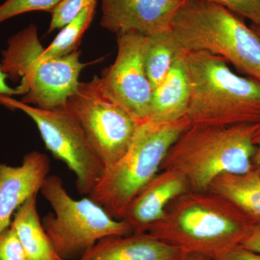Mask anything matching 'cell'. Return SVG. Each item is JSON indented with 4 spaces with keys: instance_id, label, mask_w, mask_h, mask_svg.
Wrapping results in <instances>:
<instances>
[{
    "instance_id": "1",
    "label": "cell",
    "mask_w": 260,
    "mask_h": 260,
    "mask_svg": "<svg viewBox=\"0 0 260 260\" xmlns=\"http://www.w3.org/2000/svg\"><path fill=\"white\" fill-rule=\"evenodd\" d=\"M255 225L234 203L213 191H189L168 205L148 233L186 254L215 257L241 245Z\"/></svg>"
},
{
    "instance_id": "2",
    "label": "cell",
    "mask_w": 260,
    "mask_h": 260,
    "mask_svg": "<svg viewBox=\"0 0 260 260\" xmlns=\"http://www.w3.org/2000/svg\"><path fill=\"white\" fill-rule=\"evenodd\" d=\"M256 125L191 124L169 149L160 170L179 173L194 191L209 190L223 174L251 172Z\"/></svg>"
},
{
    "instance_id": "3",
    "label": "cell",
    "mask_w": 260,
    "mask_h": 260,
    "mask_svg": "<svg viewBox=\"0 0 260 260\" xmlns=\"http://www.w3.org/2000/svg\"><path fill=\"white\" fill-rule=\"evenodd\" d=\"M190 83L186 118L191 124L232 126L260 121V83L236 74L206 51H185Z\"/></svg>"
},
{
    "instance_id": "4",
    "label": "cell",
    "mask_w": 260,
    "mask_h": 260,
    "mask_svg": "<svg viewBox=\"0 0 260 260\" xmlns=\"http://www.w3.org/2000/svg\"><path fill=\"white\" fill-rule=\"evenodd\" d=\"M172 32L184 51L220 56L260 83V37L226 8L205 0H184Z\"/></svg>"
},
{
    "instance_id": "5",
    "label": "cell",
    "mask_w": 260,
    "mask_h": 260,
    "mask_svg": "<svg viewBox=\"0 0 260 260\" xmlns=\"http://www.w3.org/2000/svg\"><path fill=\"white\" fill-rule=\"evenodd\" d=\"M190 126L186 116L172 123L140 122L126 153L104 169L89 198L121 220L131 202L160 172L169 149Z\"/></svg>"
},
{
    "instance_id": "6",
    "label": "cell",
    "mask_w": 260,
    "mask_h": 260,
    "mask_svg": "<svg viewBox=\"0 0 260 260\" xmlns=\"http://www.w3.org/2000/svg\"><path fill=\"white\" fill-rule=\"evenodd\" d=\"M38 37L37 27L30 24L8 41L3 52L2 70L12 79L20 78V102L43 109H61L75 93L80 73L86 64L80 61V51L61 57H46Z\"/></svg>"
},
{
    "instance_id": "7",
    "label": "cell",
    "mask_w": 260,
    "mask_h": 260,
    "mask_svg": "<svg viewBox=\"0 0 260 260\" xmlns=\"http://www.w3.org/2000/svg\"><path fill=\"white\" fill-rule=\"evenodd\" d=\"M40 191L54 210L42 225L61 259H79L103 238L133 234L125 221L113 218L89 197L73 199L58 176L48 175Z\"/></svg>"
},
{
    "instance_id": "8",
    "label": "cell",
    "mask_w": 260,
    "mask_h": 260,
    "mask_svg": "<svg viewBox=\"0 0 260 260\" xmlns=\"http://www.w3.org/2000/svg\"><path fill=\"white\" fill-rule=\"evenodd\" d=\"M65 108L78 121L104 169L126 153L140 124L107 93L100 77L80 82Z\"/></svg>"
},
{
    "instance_id": "9",
    "label": "cell",
    "mask_w": 260,
    "mask_h": 260,
    "mask_svg": "<svg viewBox=\"0 0 260 260\" xmlns=\"http://www.w3.org/2000/svg\"><path fill=\"white\" fill-rule=\"evenodd\" d=\"M0 104L19 109L31 118L48 150L75 173L78 193L90 194L105 169L78 121L66 108L48 110L5 96L0 97Z\"/></svg>"
},
{
    "instance_id": "10",
    "label": "cell",
    "mask_w": 260,
    "mask_h": 260,
    "mask_svg": "<svg viewBox=\"0 0 260 260\" xmlns=\"http://www.w3.org/2000/svg\"><path fill=\"white\" fill-rule=\"evenodd\" d=\"M116 37L115 61L101 79L107 93L140 123L148 119L153 94L143 63L145 37L129 32Z\"/></svg>"
},
{
    "instance_id": "11",
    "label": "cell",
    "mask_w": 260,
    "mask_h": 260,
    "mask_svg": "<svg viewBox=\"0 0 260 260\" xmlns=\"http://www.w3.org/2000/svg\"><path fill=\"white\" fill-rule=\"evenodd\" d=\"M184 0H101V25L116 36L136 32L144 37L172 31Z\"/></svg>"
},
{
    "instance_id": "12",
    "label": "cell",
    "mask_w": 260,
    "mask_h": 260,
    "mask_svg": "<svg viewBox=\"0 0 260 260\" xmlns=\"http://www.w3.org/2000/svg\"><path fill=\"white\" fill-rule=\"evenodd\" d=\"M49 170L47 155L38 151L25 155L19 167L0 164V237L10 227L19 207L40 191Z\"/></svg>"
},
{
    "instance_id": "13",
    "label": "cell",
    "mask_w": 260,
    "mask_h": 260,
    "mask_svg": "<svg viewBox=\"0 0 260 260\" xmlns=\"http://www.w3.org/2000/svg\"><path fill=\"white\" fill-rule=\"evenodd\" d=\"M190 191L184 176L172 170H160L135 197L121 220L133 234L146 233L164 218L168 205L178 197Z\"/></svg>"
},
{
    "instance_id": "14",
    "label": "cell",
    "mask_w": 260,
    "mask_h": 260,
    "mask_svg": "<svg viewBox=\"0 0 260 260\" xmlns=\"http://www.w3.org/2000/svg\"><path fill=\"white\" fill-rule=\"evenodd\" d=\"M186 254L146 232L103 238L78 260H181Z\"/></svg>"
},
{
    "instance_id": "15",
    "label": "cell",
    "mask_w": 260,
    "mask_h": 260,
    "mask_svg": "<svg viewBox=\"0 0 260 260\" xmlns=\"http://www.w3.org/2000/svg\"><path fill=\"white\" fill-rule=\"evenodd\" d=\"M190 99V83L184 51L176 58L167 77L153 90L148 120L172 123L186 117Z\"/></svg>"
},
{
    "instance_id": "16",
    "label": "cell",
    "mask_w": 260,
    "mask_h": 260,
    "mask_svg": "<svg viewBox=\"0 0 260 260\" xmlns=\"http://www.w3.org/2000/svg\"><path fill=\"white\" fill-rule=\"evenodd\" d=\"M37 194L19 207L10 227L16 233L28 260H64L58 255L39 218Z\"/></svg>"
},
{
    "instance_id": "17",
    "label": "cell",
    "mask_w": 260,
    "mask_h": 260,
    "mask_svg": "<svg viewBox=\"0 0 260 260\" xmlns=\"http://www.w3.org/2000/svg\"><path fill=\"white\" fill-rule=\"evenodd\" d=\"M221 195L260 225V174L252 169L244 174H223L212 183L209 190Z\"/></svg>"
},
{
    "instance_id": "18",
    "label": "cell",
    "mask_w": 260,
    "mask_h": 260,
    "mask_svg": "<svg viewBox=\"0 0 260 260\" xmlns=\"http://www.w3.org/2000/svg\"><path fill=\"white\" fill-rule=\"evenodd\" d=\"M183 51L172 31L145 37L143 63L153 90L167 77L174 61Z\"/></svg>"
},
{
    "instance_id": "19",
    "label": "cell",
    "mask_w": 260,
    "mask_h": 260,
    "mask_svg": "<svg viewBox=\"0 0 260 260\" xmlns=\"http://www.w3.org/2000/svg\"><path fill=\"white\" fill-rule=\"evenodd\" d=\"M97 3L84 8L69 23L61 28L49 47L42 51L46 57H61L77 50L82 38L95 16Z\"/></svg>"
},
{
    "instance_id": "20",
    "label": "cell",
    "mask_w": 260,
    "mask_h": 260,
    "mask_svg": "<svg viewBox=\"0 0 260 260\" xmlns=\"http://www.w3.org/2000/svg\"><path fill=\"white\" fill-rule=\"evenodd\" d=\"M61 0H6L0 5V23L15 16L34 11L51 13Z\"/></svg>"
},
{
    "instance_id": "21",
    "label": "cell",
    "mask_w": 260,
    "mask_h": 260,
    "mask_svg": "<svg viewBox=\"0 0 260 260\" xmlns=\"http://www.w3.org/2000/svg\"><path fill=\"white\" fill-rule=\"evenodd\" d=\"M94 3H97V0H61L51 13L49 32L56 29L62 28L79 14L84 8Z\"/></svg>"
},
{
    "instance_id": "22",
    "label": "cell",
    "mask_w": 260,
    "mask_h": 260,
    "mask_svg": "<svg viewBox=\"0 0 260 260\" xmlns=\"http://www.w3.org/2000/svg\"><path fill=\"white\" fill-rule=\"evenodd\" d=\"M220 5L251 24H260V0H205Z\"/></svg>"
},
{
    "instance_id": "23",
    "label": "cell",
    "mask_w": 260,
    "mask_h": 260,
    "mask_svg": "<svg viewBox=\"0 0 260 260\" xmlns=\"http://www.w3.org/2000/svg\"><path fill=\"white\" fill-rule=\"evenodd\" d=\"M0 260H28L20 239L11 227L0 237Z\"/></svg>"
},
{
    "instance_id": "24",
    "label": "cell",
    "mask_w": 260,
    "mask_h": 260,
    "mask_svg": "<svg viewBox=\"0 0 260 260\" xmlns=\"http://www.w3.org/2000/svg\"><path fill=\"white\" fill-rule=\"evenodd\" d=\"M214 260H260L259 253L245 249L241 245L234 246L217 254Z\"/></svg>"
},
{
    "instance_id": "25",
    "label": "cell",
    "mask_w": 260,
    "mask_h": 260,
    "mask_svg": "<svg viewBox=\"0 0 260 260\" xmlns=\"http://www.w3.org/2000/svg\"><path fill=\"white\" fill-rule=\"evenodd\" d=\"M241 246L245 249L260 254V225H255L252 227Z\"/></svg>"
},
{
    "instance_id": "26",
    "label": "cell",
    "mask_w": 260,
    "mask_h": 260,
    "mask_svg": "<svg viewBox=\"0 0 260 260\" xmlns=\"http://www.w3.org/2000/svg\"><path fill=\"white\" fill-rule=\"evenodd\" d=\"M7 75L2 70L0 65V97H11L13 95H22L21 91L18 88H13L7 83Z\"/></svg>"
},
{
    "instance_id": "27",
    "label": "cell",
    "mask_w": 260,
    "mask_h": 260,
    "mask_svg": "<svg viewBox=\"0 0 260 260\" xmlns=\"http://www.w3.org/2000/svg\"><path fill=\"white\" fill-rule=\"evenodd\" d=\"M254 143L256 145V151L253 158V169L260 172V121L256 123Z\"/></svg>"
},
{
    "instance_id": "28",
    "label": "cell",
    "mask_w": 260,
    "mask_h": 260,
    "mask_svg": "<svg viewBox=\"0 0 260 260\" xmlns=\"http://www.w3.org/2000/svg\"><path fill=\"white\" fill-rule=\"evenodd\" d=\"M181 260H214L213 258L199 255V254H186Z\"/></svg>"
},
{
    "instance_id": "29",
    "label": "cell",
    "mask_w": 260,
    "mask_h": 260,
    "mask_svg": "<svg viewBox=\"0 0 260 260\" xmlns=\"http://www.w3.org/2000/svg\"><path fill=\"white\" fill-rule=\"evenodd\" d=\"M250 27L253 30L255 31L256 34L260 37V24L259 25H254V24H251Z\"/></svg>"
},
{
    "instance_id": "30",
    "label": "cell",
    "mask_w": 260,
    "mask_h": 260,
    "mask_svg": "<svg viewBox=\"0 0 260 260\" xmlns=\"http://www.w3.org/2000/svg\"><path fill=\"white\" fill-rule=\"evenodd\" d=\"M255 171H256V170H255ZM258 172V173H259V174H260V172Z\"/></svg>"
}]
</instances>
